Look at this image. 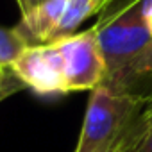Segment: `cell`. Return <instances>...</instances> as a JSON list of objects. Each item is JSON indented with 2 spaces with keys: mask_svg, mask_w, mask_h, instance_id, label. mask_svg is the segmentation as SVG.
<instances>
[{
  "mask_svg": "<svg viewBox=\"0 0 152 152\" xmlns=\"http://www.w3.org/2000/svg\"><path fill=\"white\" fill-rule=\"evenodd\" d=\"M93 29L107 68L102 84L113 83L152 47V29L143 15V0H124L115 9L106 11Z\"/></svg>",
  "mask_w": 152,
  "mask_h": 152,
  "instance_id": "1",
  "label": "cell"
},
{
  "mask_svg": "<svg viewBox=\"0 0 152 152\" xmlns=\"http://www.w3.org/2000/svg\"><path fill=\"white\" fill-rule=\"evenodd\" d=\"M145 97L115 91L104 84L91 90L84 124L73 152H97L115 141L141 113Z\"/></svg>",
  "mask_w": 152,
  "mask_h": 152,
  "instance_id": "2",
  "label": "cell"
},
{
  "mask_svg": "<svg viewBox=\"0 0 152 152\" xmlns=\"http://www.w3.org/2000/svg\"><path fill=\"white\" fill-rule=\"evenodd\" d=\"M54 43L63 59L66 93L84 90L91 91L104 83L107 68L93 27L54 39Z\"/></svg>",
  "mask_w": 152,
  "mask_h": 152,
  "instance_id": "3",
  "label": "cell"
},
{
  "mask_svg": "<svg viewBox=\"0 0 152 152\" xmlns=\"http://www.w3.org/2000/svg\"><path fill=\"white\" fill-rule=\"evenodd\" d=\"M13 73L39 95L66 93L63 59L54 41L29 45L11 66Z\"/></svg>",
  "mask_w": 152,
  "mask_h": 152,
  "instance_id": "4",
  "label": "cell"
},
{
  "mask_svg": "<svg viewBox=\"0 0 152 152\" xmlns=\"http://www.w3.org/2000/svg\"><path fill=\"white\" fill-rule=\"evenodd\" d=\"M66 2L68 0H45V2H39L29 15L22 16L16 27L23 34L29 45H39L50 41L61 20V15L66 7Z\"/></svg>",
  "mask_w": 152,
  "mask_h": 152,
  "instance_id": "5",
  "label": "cell"
},
{
  "mask_svg": "<svg viewBox=\"0 0 152 152\" xmlns=\"http://www.w3.org/2000/svg\"><path fill=\"white\" fill-rule=\"evenodd\" d=\"M93 13H97L95 0H68L50 41L73 34L75 29H77L88 16H91Z\"/></svg>",
  "mask_w": 152,
  "mask_h": 152,
  "instance_id": "6",
  "label": "cell"
},
{
  "mask_svg": "<svg viewBox=\"0 0 152 152\" xmlns=\"http://www.w3.org/2000/svg\"><path fill=\"white\" fill-rule=\"evenodd\" d=\"M29 47L18 27H0V68H11Z\"/></svg>",
  "mask_w": 152,
  "mask_h": 152,
  "instance_id": "7",
  "label": "cell"
},
{
  "mask_svg": "<svg viewBox=\"0 0 152 152\" xmlns=\"http://www.w3.org/2000/svg\"><path fill=\"white\" fill-rule=\"evenodd\" d=\"M129 152H152V90L138 116V140Z\"/></svg>",
  "mask_w": 152,
  "mask_h": 152,
  "instance_id": "8",
  "label": "cell"
},
{
  "mask_svg": "<svg viewBox=\"0 0 152 152\" xmlns=\"http://www.w3.org/2000/svg\"><path fill=\"white\" fill-rule=\"evenodd\" d=\"M138 116H140V115H138ZM136 140H138V118H136L115 141H111L109 145L99 148L97 152H129V150L134 147Z\"/></svg>",
  "mask_w": 152,
  "mask_h": 152,
  "instance_id": "9",
  "label": "cell"
},
{
  "mask_svg": "<svg viewBox=\"0 0 152 152\" xmlns=\"http://www.w3.org/2000/svg\"><path fill=\"white\" fill-rule=\"evenodd\" d=\"M23 88L27 86L13 73L11 68H0V97H11Z\"/></svg>",
  "mask_w": 152,
  "mask_h": 152,
  "instance_id": "10",
  "label": "cell"
},
{
  "mask_svg": "<svg viewBox=\"0 0 152 152\" xmlns=\"http://www.w3.org/2000/svg\"><path fill=\"white\" fill-rule=\"evenodd\" d=\"M16 4H18V7H20L22 16H25V15H29V13L38 6V0H16Z\"/></svg>",
  "mask_w": 152,
  "mask_h": 152,
  "instance_id": "11",
  "label": "cell"
},
{
  "mask_svg": "<svg viewBox=\"0 0 152 152\" xmlns=\"http://www.w3.org/2000/svg\"><path fill=\"white\" fill-rule=\"evenodd\" d=\"M109 2H111V0H95V9H97V13L102 11V9H106L109 6Z\"/></svg>",
  "mask_w": 152,
  "mask_h": 152,
  "instance_id": "12",
  "label": "cell"
},
{
  "mask_svg": "<svg viewBox=\"0 0 152 152\" xmlns=\"http://www.w3.org/2000/svg\"><path fill=\"white\" fill-rule=\"evenodd\" d=\"M6 99H7V97H0V102H2V100H6Z\"/></svg>",
  "mask_w": 152,
  "mask_h": 152,
  "instance_id": "13",
  "label": "cell"
},
{
  "mask_svg": "<svg viewBox=\"0 0 152 152\" xmlns=\"http://www.w3.org/2000/svg\"><path fill=\"white\" fill-rule=\"evenodd\" d=\"M39 2H45V0H38V4H39Z\"/></svg>",
  "mask_w": 152,
  "mask_h": 152,
  "instance_id": "14",
  "label": "cell"
}]
</instances>
